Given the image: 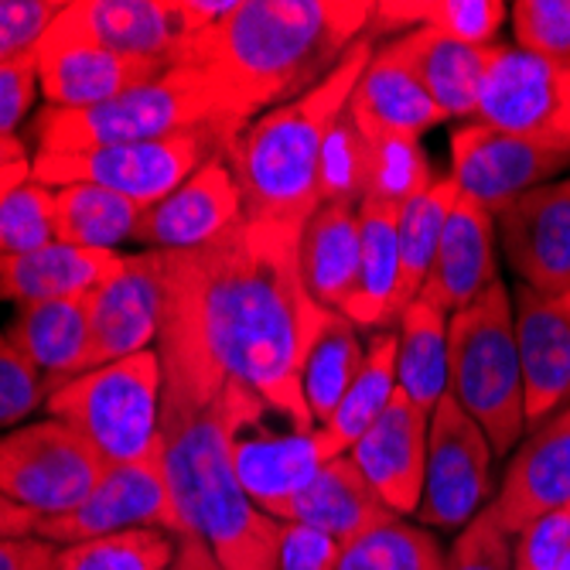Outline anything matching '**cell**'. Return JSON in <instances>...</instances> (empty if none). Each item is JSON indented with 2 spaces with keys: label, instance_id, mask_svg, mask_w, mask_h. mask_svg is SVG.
Returning a JSON list of instances; mask_svg holds the SVG:
<instances>
[{
  "label": "cell",
  "instance_id": "obj_8",
  "mask_svg": "<svg viewBox=\"0 0 570 570\" xmlns=\"http://www.w3.org/2000/svg\"><path fill=\"white\" fill-rule=\"evenodd\" d=\"M229 147H233L229 137L205 127L161 140L114 144V147H92L72 154L38 150L31 161V178L45 188L99 185L150 209V205L168 198L185 178H191L213 154Z\"/></svg>",
  "mask_w": 570,
  "mask_h": 570
},
{
  "label": "cell",
  "instance_id": "obj_25",
  "mask_svg": "<svg viewBox=\"0 0 570 570\" xmlns=\"http://www.w3.org/2000/svg\"><path fill=\"white\" fill-rule=\"evenodd\" d=\"M124 267L117 249H82L51 243L35 253L0 256V297L24 304L82 301Z\"/></svg>",
  "mask_w": 570,
  "mask_h": 570
},
{
  "label": "cell",
  "instance_id": "obj_47",
  "mask_svg": "<svg viewBox=\"0 0 570 570\" xmlns=\"http://www.w3.org/2000/svg\"><path fill=\"white\" fill-rule=\"evenodd\" d=\"M38 92L41 86H38L35 48L24 51V56L0 62V134H14L21 127Z\"/></svg>",
  "mask_w": 570,
  "mask_h": 570
},
{
  "label": "cell",
  "instance_id": "obj_41",
  "mask_svg": "<svg viewBox=\"0 0 570 570\" xmlns=\"http://www.w3.org/2000/svg\"><path fill=\"white\" fill-rule=\"evenodd\" d=\"M509 14L515 48L570 62V0H515Z\"/></svg>",
  "mask_w": 570,
  "mask_h": 570
},
{
  "label": "cell",
  "instance_id": "obj_44",
  "mask_svg": "<svg viewBox=\"0 0 570 570\" xmlns=\"http://www.w3.org/2000/svg\"><path fill=\"white\" fill-rule=\"evenodd\" d=\"M570 563V505L533 520L515 537V570H563Z\"/></svg>",
  "mask_w": 570,
  "mask_h": 570
},
{
  "label": "cell",
  "instance_id": "obj_1",
  "mask_svg": "<svg viewBox=\"0 0 570 570\" xmlns=\"http://www.w3.org/2000/svg\"><path fill=\"white\" fill-rule=\"evenodd\" d=\"M301 229L243 216L213 243L165 253V311L181 318L216 366L267 413L307 431L315 424L301 370L332 311L304 287Z\"/></svg>",
  "mask_w": 570,
  "mask_h": 570
},
{
  "label": "cell",
  "instance_id": "obj_43",
  "mask_svg": "<svg viewBox=\"0 0 570 570\" xmlns=\"http://www.w3.org/2000/svg\"><path fill=\"white\" fill-rule=\"evenodd\" d=\"M48 383L18 352V345L0 332V428H14L38 410Z\"/></svg>",
  "mask_w": 570,
  "mask_h": 570
},
{
  "label": "cell",
  "instance_id": "obj_53",
  "mask_svg": "<svg viewBox=\"0 0 570 570\" xmlns=\"http://www.w3.org/2000/svg\"><path fill=\"white\" fill-rule=\"evenodd\" d=\"M28 178H31V161H28V165H21V168H11L8 175H0V198H4L14 185L28 181Z\"/></svg>",
  "mask_w": 570,
  "mask_h": 570
},
{
  "label": "cell",
  "instance_id": "obj_9",
  "mask_svg": "<svg viewBox=\"0 0 570 570\" xmlns=\"http://www.w3.org/2000/svg\"><path fill=\"white\" fill-rule=\"evenodd\" d=\"M130 530H165L175 537L185 533L168 485L161 444L137 461L107 464L92 492L76 509L51 515V520H38L35 537L56 547H72L82 540L130 533Z\"/></svg>",
  "mask_w": 570,
  "mask_h": 570
},
{
  "label": "cell",
  "instance_id": "obj_46",
  "mask_svg": "<svg viewBox=\"0 0 570 570\" xmlns=\"http://www.w3.org/2000/svg\"><path fill=\"white\" fill-rule=\"evenodd\" d=\"M342 547L304 523H281V540H277V563L274 570H338Z\"/></svg>",
  "mask_w": 570,
  "mask_h": 570
},
{
  "label": "cell",
  "instance_id": "obj_22",
  "mask_svg": "<svg viewBox=\"0 0 570 570\" xmlns=\"http://www.w3.org/2000/svg\"><path fill=\"white\" fill-rule=\"evenodd\" d=\"M495 239V216L485 213L472 198L458 195L444 219L434 264L417 301L444 311L448 318L454 311L469 307L482 291H489L499 281Z\"/></svg>",
  "mask_w": 570,
  "mask_h": 570
},
{
  "label": "cell",
  "instance_id": "obj_34",
  "mask_svg": "<svg viewBox=\"0 0 570 570\" xmlns=\"http://www.w3.org/2000/svg\"><path fill=\"white\" fill-rule=\"evenodd\" d=\"M396 396V335L376 332L366 345L362 370L352 380L348 393L342 396L332 421L325 424V434L338 444V451L348 454V448L370 431V424L390 406Z\"/></svg>",
  "mask_w": 570,
  "mask_h": 570
},
{
  "label": "cell",
  "instance_id": "obj_40",
  "mask_svg": "<svg viewBox=\"0 0 570 570\" xmlns=\"http://www.w3.org/2000/svg\"><path fill=\"white\" fill-rule=\"evenodd\" d=\"M56 243V191L35 178L0 198V256H21Z\"/></svg>",
  "mask_w": 570,
  "mask_h": 570
},
{
  "label": "cell",
  "instance_id": "obj_4",
  "mask_svg": "<svg viewBox=\"0 0 570 570\" xmlns=\"http://www.w3.org/2000/svg\"><path fill=\"white\" fill-rule=\"evenodd\" d=\"M376 41L362 35L311 92L253 120L226 150L249 219L304 226L318 209V161L332 127L348 114Z\"/></svg>",
  "mask_w": 570,
  "mask_h": 570
},
{
  "label": "cell",
  "instance_id": "obj_5",
  "mask_svg": "<svg viewBox=\"0 0 570 570\" xmlns=\"http://www.w3.org/2000/svg\"><path fill=\"white\" fill-rule=\"evenodd\" d=\"M205 127L229 137V144L246 130L229 110L219 86L202 69L178 62L154 82L96 102V107H45L35 120V137L45 154H72L114 144L161 140Z\"/></svg>",
  "mask_w": 570,
  "mask_h": 570
},
{
  "label": "cell",
  "instance_id": "obj_49",
  "mask_svg": "<svg viewBox=\"0 0 570 570\" xmlns=\"http://www.w3.org/2000/svg\"><path fill=\"white\" fill-rule=\"evenodd\" d=\"M236 4L239 0H175L178 21H181V41L223 24L236 11Z\"/></svg>",
  "mask_w": 570,
  "mask_h": 570
},
{
  "label": "cell",
  "instance_id": "obj_28",
  "mask_svg": "<svg viewBox=\"0 0 570 570\" xmlns=\"http://www.w3.org/2000/svg\"><path fill=\"white\" fill-rule=\"evenodd\" d=\"M18 352L45 376L48 393L62 383L92 370V342H89V318L86 297L82 301H41L24 304L11 328L4 332Z\"/></svg>",
  "mask_w": 570,
  "mask_h": 570
},
{
  "label": "cell",
  "instance_id": "obj_42",
  "mask_svg": "<svg viewBox=\"0 0 570 570\" xmlns=\"http://www.w3.org/2000/svg\"><path fill=\"white\" fill-rule=\"evenodd\" d=\"M444 570H515L512 537L499 527L492 505H485L458 533V540L444 553Z\"/></svg>",
  "mask_w": 570,
  "mask_h": 570
},
{
  "label": "cell",
  "instance_id": "obj_16",
  "mask_svg": "<svg viewBox=\"0 0 570 570\" xmlns=\"http://www.w3.org/2000/svg\"><path fill=\"white\" fill-rule=\"evenodd\" d=\"M512 274L540 294L570 291V178H553L495 213Z\"/></svg>",
  "mask_w": 570,
  "mask_h": 570
},
{
  "label": "cell",
  "instance_id": "obj_45",
  "mask_svg": "<svg viewBox=\"0 0 570 570\" xmlns=\"http://www.w3.org/2000/svg\"><path fill=\"white\" fill-rule=\"evenodd\" d=\"M59 0H0V62L38 48L48 24L62 14Z\"/></svg>",
  "mask_w": 570,
  "mask_h": 570
},
{
  "label": "cell",
  "instance_id": "obj_32",
  "mask_svg": "<svg viewBox=\"0 0 570 570\" xmlns=\"http://www.w3.org/2000/svg\"><path fill=\"white\" fill-rule=\"evenodd\" d=\"M144 205L99 188V185H69L56 191V239L82 249H114L127 239H137Z\"/></svg>",
  "mask_w": 570,
  "mask_h": 570
},
{
  "label": "cell",
  "instance_id": "obj_54",
  "mask_svg": "<svg viewBox=\"0 0 570 570\" xmlns=\"http://www.w3.org/2000/svg\"><path fill=\"white\" fill-rule=\"evenodd\" d=\"M563 570H570V563H567V567H563Z\"/></svg>",
  "mask_w": 570,
  "mask_h": 570
},
{
  "label": "cell",
  "instance_id": "obj_24",
  "mask_svg": "<svg viewBox=\"0 0 570 570\" xmlns=\"http://www.w3.org/2000/svg\"><path fill=\"white\" fill-rule=\"evenodd\" d=\"M393 51L406 62V69L421 79L434 107L444 114V120H475L479 96L485 72L492 66V48H475L454 41L434 28H413L406 35H396Z\"/></svg>",
  "mask_w": 570,
  "mask_h": 570
},
{
  "label": "cell",
  "instance_id": "obj_14",
  "mask_svg": "<svg viewBox=\"0 0 570 570\" xmlns=\"http://www.w3.org/2000/svg\"><path fill=\"white\" fill-rule=\"evenodd\" d=\"M570 165V154L502 134L485 124H464L451 134V181L458 195L485 213H502L509 202L553 181Z\"/></svg>",
  "mask_w": 570,
  "mask_h": 570
},
{
  "label": "cell",
  "instance_id": "obj_20",
  "mask_svg": "<svg viewBox=\"0 0 570 570\" xmlns=\"http://www.w3.org/2000/svg\"><path fill=\"white\" fill-rule=\"evenodd\" d=\"M489 505L512 540L540 515L570 505V400L530 431Z\"/></svg>",
  "mask_w": 570,
  "mask_h": 570
},
{
  "label": "cell",
  "instance_id": "obj_11",
  "mask_svg": "<svg viewBox=\"0 0 570 570\" xmlns=\"http://www.w3.org/2000/svg\"><path fill=\"white\" fill-rule=\"evenodd\" d=\"M475 124L570 154V62L495 45Z\"/></svg>",
  "mask_w": 570,
  "mask_h": 570
},
{
  "label": "cell",
  "instance_id": "obj_33",
  "mask_svg": "<svg viewBox=\"0 0 570 570\" xmlns=\"http://www.w3.org/2000/svg\"><path fill=\"white\" fill-rule=\"evenodd\" d=\"M362 358H366V345H362L355 325L342 315H332L301 370V393L315 428H325L332 421V413L362 370Z\"/></svg>",
  "mask_w": 570,
  "mask_h": 570
},
{
  "label": "cell",
  "instance_id": "obj_48",
  "mask_svg": "<svg viewBox=\"0 0 570 570\" xmlns=\"http://www.w3.org/2000/svg\"><path fill=\"white\" fill-rule=\"evenodd\" d=\"M59 550L41 537L0 540V570H59Z\"/></svg>",
  "mask_w": 570,
  "mask_h": 570
},
{
  "label": "cell",
  "instance_id": "obj_39",
  "mask_svg": "<svg viewBox=\"0 0 570 570\" xmlns=\"http://www.w3.org/2000/svg\"><path fill=\"white\" fill-rule=\"evenodd\" d=\"M370 147H373V175H370L366 198L403 209L406 202H413L421 191H428L434 185V171H431V161H428L421 140L373 137Z\"/></svg>",
  "mask_w": 570,
  "mask_h": 570
},
{
  "label": "cell",
  "instance_id": "obj_35",
  "mask_svg": "<svg viewBox=\"0 0 570 570\" xmlns=\"http://www.w3.org/2000/svg\"><path fill=\"white\" fill-rule=\"evenodd\" d=\"M454 198H458L454 181L434 178L428 191H421L400 209V315L421 297Z\"/></svg>",
  "mask_w": 570,
  "mask_h": 570
},
{
  "label": "cell",
  "instance_id": "obj_23",
  "mask_svg": "<svg viewBox=\"0 0 570 570\" xmlns=\"http://www.w3.org/2000/svg\"><path fill=\"white\" fill-rule=\"evenodd\" d=\"M348 117L355 127L373 137H413L421 140L428 130L444 124V114L434 107V99L421 86V79L406 69V62L393 51V45H380L362 72Z\"/></svg>",
  "mask_w": 570,
  "mask_h": 570
},
{
  "label": "cell",
  "instance_id": "obj_13",
  "mask_svg": "<svg viewBox=\"0 0 570 570\" xmlns=\"http://www.w3.org/2000/svg\"><path fill=\"white\" fill-rule=\"evenodd\" d=\"M492 444L451 396L431 413L428 475L417 515L424 527L464 530L492 495Z\"/></svg>",
  "mask_w": 570,
  "mask_h": 570
},
{
  "label": "cell",
  "instance_id": "obj_50",
  "mask_svg": "<svg viewBox=\"0 0 570 570\" xmlns=\"http://www.w3.org/2000/svg\"><path fill=\"white\" fill-rule=\"evenodd\" d=\"M171 570H223V563L213 557V550L205 547L195 533H181Z\"/></svg>",
  "mask_w": 570,
  "mask_h": 570
},
{
  "label": "cell",
  "instance_id": "obj_51",
  "mask_svg": "<svg viewBox=\"0 0 570 570\" xmlns=\"http://www.w3.org/2000/svg\"><path fill=\"white\" fill-rule=\"evenodd\" d=\"M35 530H38V515L28 512L24 505H18V502L0 495V540L35 537Z\"/></svg>",
  "mask_w": 570,
  "mask_h": 570
},
{
  "label": "cell",
  "instance_id": "obj_38",
  "mask_svg": "<svg viewBox=\"0 0 570 570\" xmlns=\"http://www.w3.org/2000/svg\"><path fill=\"white\" fill-rule=\"evenodd\" d=\"M370 175H373V147L355 127V120L345 114L322 150L318 161V202H335V205H355L370 191Z\"/></svg>",
  "mask_w": 570,
  "mask_h": 570
},
{
  "label": "cell",
  "instance_id": "obj_2",
  "mask_svg": "<svg viewBox=\"0 0 570 570\" xmlns=\"http://www.w3.org/2000/svg\"><path fill=\"white\" fill-rule=\"evenodd\" d=\"M161 358V451L185 533H195L223 570H274L281 520L243 492L233 444L267 406L229 380L181 318L165 311L154 342Z\"/></svg>",
  "mask_w": 570,
  "mask_h": 570
},
{
  "label": "cell",
  "instance_id": "obj_31",
  "mask_svg": "<svg viewBox=\"0 0 570 570\" xmlns=\"http://www.w3.org/2000/svg\"><path fill=\"white\" fill-rule=\"evenodd\" d=\"M396 325V390L424 413H434L448 396V315L413 301Z\"/></svg>",
  "mask_w": 570,
  "mask_h": 570
},
{
  "label": "cell",
  "instance_id": "obj_21",
  "mask_svg": "<svg viewBox=\"0 0 570 570\" xmlns=\"http://www.w3.org/2000/svg\"><path fill=\"white\" fill-rule=\"evenodd\" d=\"M338 444L325 434V428L284 431V434H239L233 444L236 479L249 502L284 523L291 502L304 492L332 458H338Z\"/></svg>",
  "mask_w": 570,
  "mask_h": 570
},
{
  "label": "cell",
  "instance_id": "obj_30",
  "mask_svg": "<svg viewBox=\"0 0 570 570\" xmlns=\"http://www.w3.org/2000/svg\"><path fill=\"white\" fill-rule=\"evenodd\" d=\"M82 24L127 59L175 66L181 21L175 0H76Z\"/></svg>",
  "mask_w": 570,
  "mask_h": 570
},
{
  "label": "cell",
  "instance_id": "obj_3",
  "mask_svg": "<svg viewBox=\"0 0 570 570\" xmlns=\"http://www.w3.org/2000/svg\"><path fill=\"white\" fill-rule=\"evenodd\" d=\"M366 0H239L236 11L175 51V66L209 76L243 127L311 92L366 35Z\"/></svg>",
  "mask_w": 570,
  "mask_h": 570
},
{
  "label": "cell",
  "instance_id": "obj_19",
  "mask_svg": "<svg viewBox=\"0 0 570 570\" xmlns=\"http://www.w3.org/2000/svg\"><path fill=\"white\" fill-rule=\"evenodd\" d=\"M515 348L527 390V431L570 400V291H515Z\"/></svg>",
  "mask_w": 570,
  "mask_h": 570
},
{
  "label": "cell",
  "instance_id": "obj_15",
  "mask_svg": "<svg viewBox=\"0 0 570 570\" xmlns=\"http://www.w3.org/2000/svg\"><path fill=\"white\" fill-rule=\"evenodd\" d=\"M92 370L154 348L165 322V253L124 256V267L86 297Z\"/></svg>",
  "mask_w": 570,
  "mask_h": 570
},
{
  "label": "cell",
  "instance_id": "obj_26",
  "mask_svg": "<svg viewBox=\"0 0 570 570\" xmlns=\"http://www.w3.org/2000/svg\"><path fill=\"white\" fill-rule=\"evenodd\" d=\"M400 515L380 499V492L366 482L348 454L332 458L325 469L304 485V492L291 502L284 523H304L328 533L338 547L355 543Z\"/></svg>",
  "mask_w": 570,
  "mask_h": 570
},
{
  "label": "cell",
  "instance_id": "obj_6",
  "mask_svg": "<svg viewBox=\"0 0 570 570\" xmlns=\"http://www.w3.org/2000/svg\"><path fill=\"white\" fill-rule=\"evenodd\" d=\"M448 396L482 428L495 454L527 434V390L515 311L502 281L448 318Z\"/></svg>",
  "mask_w": 570,
  "mask_h": 570
},
{
  "label": "cell",
  "instance_id": "obj_12",
  "mask_svg": "<svg viewBox=\"0 0 570 570\" xmlns=\"http://www.w3.org/2000/svg\"><path fill=\"white\" fill-rule=\"evenodd\" d=\"M35 56H38V86L48 99V107L59 110L96 107V102H107L120 92L154 82L171 69L165 62L127 59L120 51H110L82 24L76 4H66L62 14L48 24Z\"/></svg>",
  "mask_w": 570,
  "mask_h": 570
},
{
  "label": "cell",
  "instance_id": "obj_18",
  "mask_svg": "<svg viewBox=\"0 0 570 570\" xmlns=\"http://www.w3.org/2000/svg\"><path fill=\"white\" fill-rule=\"evenodd\" d=\"M428 441H431V413L410 403L400 390L390 406L370 424L352 448L348 458L380 499L400 515L417 512L428 475Z\"/></svg>",
  "mask_w": 570,
  "mask_h": 570
},
{
  "label": "cell",
  "instance_id": "obj_52",
  "mask_svg": "<svg viewBox=\"0 0 570 570\" xmlns=\"http://www.w3.org/2000/svg\"><path fill=\"white\" fill-rule=\"evenodd\" d=\"M28 165V147L18 134H0V175Z\"/></svg>",
  "mask_w": 570,
  "mask_h": 570
},
{
  "label": "cell",
  "instance_id": "obj_29",
  "mask_svg": "<svg viewBox=\"0 0 570 570\" xmlns=\"http://www.w3.org/2000/svg\"><path fill=\"white\" fill-rule=\"evenodd\" d=\"M301 277L307 294L342 315L358 277V209L318 202L301 229Z\"/></svg>",
  "mask_w": 570,
  "mask_h": 570
},
{
  "label": "cell",
  "instance_id": "obj_37",
  "mask_svg": "<svg viewBox=\"0 0 570 570\" xmlns=\"http://www.w3.org/2000/svg\"><path fill=\"white\" fill-rule=\"evenodd\" d=\"M338 570H444V550L428 530L390 520L342 547Z\"/></svg>",
  "mask_w": 570,
  "mask_h": 570
},
{
  "label": "cell",
  "instance_id": "obj_27",
  "mask_svg": "<svg viewBox=\"0 0 570 570\" xmlns=\"http://www.w3.org/2000/svg\"><path fill=\"white\" fill-rule=\"evenodd\" d=\"M355 328L390 332L400 322V209L376 198L358 202V277L342 311Z\"/></svg>",
  "mask_w": 570,
  "mask_h": 570
},
{
  "label": "cell",
  "instance_id": "obj_7",
  "mask_svg": "<svg viewBox=\"0 0 570 570\" xmlns=\"http://www.w3.org/2000/svg\"><path fill=\"white\" fill-rule=\"evenodd\" d=\"M161 390L158 348H147L51 390L48 413L79 431L102 464H124L161 444Z\"/></svg>",
  "mask_w": 570,
  "mask_h": 570
},
{
  "label": "cell",
  "instance_id": "obj_36",
  "mask_svg": "<svg viewBox=\"0 0 570 570\" xmlns=\"http://www.w3.org/2000/svg\"><path fill=\"white\" fill-rule=\"evenodd\" d=\"M178 537L165 530H130L59 550V570H171Z\"/></svg>",
  "mask_w": 570,
  "mask_h": 570
},
{
  "label": "cell",
  "instance_id": "obj_17",
  "mask_svg": "<svg viewBox=\"0 0 570 570\" xmlns=\"http://www.w3.org/2000/svg\"><path fill=\"white\" fill-rule=\"evenodd\" d=\"M243 216L246 213H243L239 181L229 168L226 150H219L191 178H185L168 198L144 209L137 243L161 253L198 249L229 233Z\"/></svg>",
  "mask_w": 570,
  "mask_h": 570
},
{
  "label": "cell",
  "instance_id": "obj_10",
  "mask_svg": "<svg viewBox=\"0 0 570 570\" xmlns=\"http://www.w3.org/2000/svg\"><path fill=\"white\" fill-rule=\"evenodd\" d=\"M102 458L62 421L24 424L0 438V495L38 520L76 509L102 475Z\"/></svg>",
  "mask_w": 570,
  "mask_h": 570
}]
</instances>
